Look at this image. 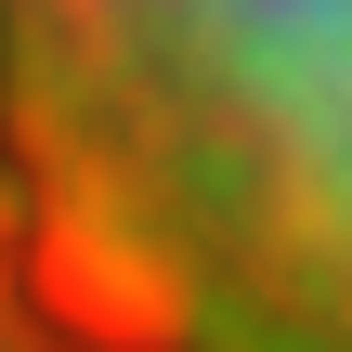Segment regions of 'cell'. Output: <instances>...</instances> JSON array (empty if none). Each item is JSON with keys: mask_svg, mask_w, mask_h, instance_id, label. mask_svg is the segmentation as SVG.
<instances>
[{"mask_svg": "<svg viewBox=\"0 0 352 352\" xmlns=\"http://www.w3.org/2000/svg\"><path fill=\"white\" fill-rule=\"evenodd\" d=\"M0 352H104V340H91V314L52 287L39 235L13 222V196H0Z\"/></svg>", "mask_w": 352, "mask_h": 352, "instance_id": "obj_2", "label": "cell"}, {"mask_svg": "<svg viewBox=\"0 0 352 352\" xmlns=\"http://www.w3.org/2000/svg\"><path fill=\"white\" fill-rule=\"evenodd\" d=\"M0 196L104 352H352V0H0Z\"/></svg>", "mask_w": 352, "mask_h": 352, "instance_id": "obj_1", "label": "cell"}]
</instances>
